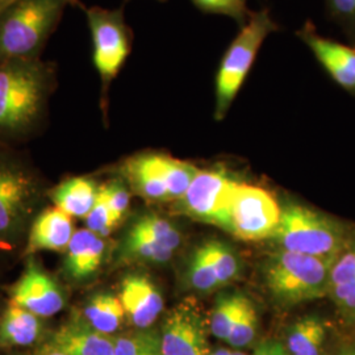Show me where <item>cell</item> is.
I'll return each mask as SVG.
<instances>
[{"instance_id": "7402d4cb", "label": "cell", "mask_w": 355, "mask_h": 355, "mask_svg": "<svg viewBox=\"0 0 355 355\" xmlns=\"http://www.w3.org/2000/svg\"><path fill=\"white\" fill-rule=\"evenodd\" d=\"M120 258L125 262L140 263H166L168 262L174 252L150 239L141 237L127 232L120 245Z\"/></svg>"}, {"instance_id": "d4e9b609", "label": "cell", "mask_w": 355, "mask_h": 355, "mask_svg": "<svg viewBox=\"0 0 355 355\" xmlns=\"http://www.w3.org/2000/svg\"><path fill=\"white\" fill-rule=\"evenodd\" d=\"M114 343L116 355H162L161 334L150 328L114 337Z\"/></svg>"}, {"instance_id": "b9f144b4", "label": "cell", "mask_w": 355, "mask_h": 355, "mask_svg": "<svg viewBox=\"0 0 355 355\" xmlns=\"http://www.w3.org/2000/svg\"><path fill=\"white\" fill-rule=\"evenodd\" d=\"M157 1H166V0H157Z\"/></svg>"}, {"instance_id": "5b68a950", "label": "cell", "mask_w": 355, "mask_h": 355, "mask_svg": "<svg viewBox=\"0 0 355 355\" xmlns=\"http://www.w3.org/2000/svg\"><path fill=\"white\" fill-rule=\"evenodd\" d=\"M336 258L279 250L267 261L265 267L267 288L282 304H297L324 297L329 295L330 274Z\"/></svg>"}, {"instance_id": "8fae6325", "label": "cell", "mask_w": 355, "mask_h": 355, "mask_svg": "<svg viewBox=\"0 0 355 355\" xmlns=\"http://www.w3.org/2000/svg\"><path fill=\"white\" fill-rule=\"evenodd\" d=\"M162 355H208L205 322L199 311L183 303L166 315L161 329Z\"/></svg>"}, {"instance_id": "44dd1931", "label": "cell", "mask_w": 355, "mask_h": 355, "mask_svg": "<svg viewBox=\"0 0 355 355\" xmlns=\"http://www.w3.org/2000/svg\"><path fill=\"white\" fill-rule=\"evenodd\" d=\"M327 329L318 318H304L296 321L287 336L290 355H321Z\"/></svg>"}, {"instance_id": "d590c367", "label": "cell", "mask_w": 355, "mask_h": 355, "mask_svg": "<svg viewBox=\"0 0 355 355\" xmlns=\"http://www.w3.org/2000/svg\"><path fill=\"white\" fill-rule=\"evenodd\" d=\"M330 8L345 19L355 17V0H328Z\"/></svg>"}, {"instance_id": "e575fe53", "label": "cell", "mask_w": 355, "mask_h": 355, "mask_svg": "<svg viewBox=\"0 0 355 355\" xmlns=\"http://www.w3.org/2000/svg\"><path fill=\"white\" fill-rule=\"evenodd\" d=\"M253 355H290V353L279 341L267 340L257 346Z\"/></svg>"}, {"instance_id": "f1b7e54d", "label": "cell", "mask_w": 355, "mask_h": 355, "mask_svg": "<svg viewBox=\"0 0 355 355\" xmlns=\"http://www.w3.org/2000/svg\"><path fill=\"white\" fill-rule=\"evenodd\" d=\"M192 4L204 13L224 15L236 20L240 26H243L252 11H249L248 0H191Z\"/></svg>"}, {"instance_id": "6da1fadb", "label": "cell", "mask_w": 355, "mask_h": 355, "mask_svg": "<svg viewBox=\"0 0 355 355\" xmlns=\"http://www.w3.org/2000/svg\"><path fill=\"white\" fill-rule=\"evenodd\" d=\"M57 64L42 58L0 61V144L31 139L48 116Z\"/></svg>"}, {"instance_id": "ffe728a7", "label": "cell", "mask_w": 355, "mask_h": 355, "mask_svg": "<svg viewBox=\"0 0 355 355\" xmlns=\"http://www.w3.org/2000/svg\"><path fill=\"white\" fill-rule=\"evenodd\" d=\"M80 318L92 329L111 336L120 329L125 311L119 296L108 292H96L86 300Z\"/></svg>"}, {"instance_id": "277c9868", "label": "cell", "mask_w": 355, "mask_h": 355, "mask_svg": "<svg viewBox=\"0 0 355 355\" xmlns=\"http://www.w3.org/2000/svg\"><path fill=\"white\" fill-rule=\"evenodd\" d=\"M279 29L268 10L252 12L233 38L217 67L215 78V117L223 120L250 74L266 38Z\"/></svg>"}, {"instance_id": "f546056e", "label": "cell", "mask_w": 355, "mask_h": 355, "mask_svg": "<svg viewBox=\"0 0 355 355\" xmlns=\"http://www.w3.org/2000/svg\"><path fill=\"white\" fill-rule=\"evenodd\" d=\"M258 331V313L255 305L249 299L234 328L230 331L227 343L233 347H245L253 343Z\"/></svg>"}, {"instance_id": "e0dca14e", "label": "cell", "mask_w": 355, "mask_h": 355, "mask_svg": "<svg viewBox=\"0 0 355 355\" xmlns=\"http://www.w3.org/2000/svg\"><path fill=\"white\" fill-rule=\"evenodd\" d=\"M49 347L66 355H116L114 337L92 329L79 316L53 334Z\"/></svg>"}, {"instance_id": "484cf974", "label": "cell", "mask_w": 355, "mask_h": 355, "mask_svg": "<svg viewBox=\"0 0 355 355\" xmlns=\"http://www.w3.org/2000/svg\"><path fill=\"white\" fill-rule=\"evenodd\" d=\"M203 245L215 270L220 287L227 286L239 277L240 261L230 246L218 240H211Z\"/></svg>"}, {"instance_id": "9c48e42d", "label": "cell", "mask_w": 355, "mask_h": 355, "mask_svg": "<svg viewBox=\"0 0 355 355\" xmlns=\"http://www.w3.org/2000/svg\"><path fill=\"white\" fill-rule=\"evenodd\" d=\"M237 180L223 168L199 170L186 193L178 199L180 214L229 232V202Z\"/></svg>"}, {"instance_id": "ab89813d", "label": "cell", "mask_w": 355, "mask_h": 355, "mask_svg": "<svg viewBox=\"0 0 355 355\" xmlns=\"http://www.w3.org/2000/svg\"><path fill=\"white\" fill-rule=\"evenodd\" d=\"M341 355H355V347H353V349H349V350H346V352H343Z\"/></svg>"}, {"instance_id": "8d00e7d4", "label": "cell", "mask_w": 355, "mask_h": 355, "mask_svg": "<svg viewBox=\"0 0 355 355\" xmlns=\"http://www.w3.org/2000/svg\"><path fill=\"white\" fill-rule=\"evenodd\" d=\"M208 355H233V352L232 350H228V349H218V350H216V352H211Z\"/></svg>"}, {"instance_id": "5bb4252c", "label": "cell", "mask_w": 355, "mask_h": 355, "mask_svg": "<svg viewBox=\"0 0 355 355\" xmlns=\"http://www.w3.org/2000/svg\"><path fill=\"white\" fill-rule=\"evenodd\" d=\"M107 253V243L87 228L76 230L64 250L62 274L73 284H82L92 279L101 270Z\"/></svg>"}, {"instance_id": "d6a6232c", "label": "cell", "mask_w": 355, "mask_h": 355, "mask_svg": "<svg viewBox=\"0 0 355 355\" xmlns=\"http://www.w3.org/2000/svg\"><path fill=\"white\" fill-rule=\"evenodd\" d=\"M101 191L108 203L111 212L114 214V218L120 223L127 214L130 203V195L125 183L114 179L105 184H101Z\"/></svg>"}, {"instance_id": "ac0fdd59", "label": "cell", "mask_w": 355, "mask_h": 355, "mask_svg": "<svg viewBox=\"0 0 355 355\" xmlns=\"http://www.w3.org/2000/svg\"><path fill=\"white\" fill-rule=\"evenodd\" d=\"M42 320L10 302L0 313V346L26 347L38 343L44 334Z\"/></svg>"}, {"instance_id": "603a6c76", "label": "cell", "mask_w": 355, "mask_h": 355, "mask_svg": "<svg viewBox=\"0 0 355 355\" xmlns=\"http://www.w3.org/2000/svg\"><path fill=\"white\" fill-rule=\"evenodd\" d=\"M248 297L240 293L223 295L218 297L211 316L209 329L216 338L227 341L232 329L248 303Z\"/></svg>"}, {"instance_id": "ba28073f", "label": "cell", "mask_w": 355, "mask_h": 355, "mask_svg": "<svg viewBox=\"0 0 355 355\" xmlns=\"http://www.w3.org/2000/svg\"><path fill=\"white\" fill-rule=\"evenodd\" d=\"M279 220V205L267 191L237 182L229 202V233L243 241L265 240L274 237Z\"/></svg>"}, {"instance_id": "9a60e30c", "label": "cell", "mask_w": 355, "mask_h": 355, "mask_svg": "<svg viewBox=\"0 0 355 355\" xmlns=\"http://www.w3.org/2000/svg\"><path fill=\"white\" fill-rule=\"evenodd\" d=\"M73 217L57 207L45 208L38 214L26 236V255L38 252H64L74 237Z\"/></svg>"}, {"instance_id": "7c38bea8", "label": "cell", "mask_w": 355, "mask_h": 355, "mask_svg": "<svg viewBox=\"0 0 355 355\" xmlns=\"http://www.w3.org/2000/svg\"><path fill=\"white\" fill-rule=\"evenodd\" d=\"M296 35L311 49L333 80L346 91L355 94V49L318 35L311 23H305Z\"/></svg>"}, {"instance_id": "60d3db41", "label": "cell", "mask_w": 355, "mask_h": 355, "mask_svg": "<svg viewBox=\"0 0 355 355\" xmlns=\"http://www.w3.org/2000/svg\"><path fill=\"white\" fill-rule=\"evenodd\" d=\"M233 355H248L246 353H242V352H233Z\"/></svg>"}, {"instance_id": "2e32d148", "label": "cell", "mask_w": 355, "mask_h": 355, "mask_svg": "<svg viewBox=\"0 0 355 355\" xmlns=\"http://www.w3.org/2000/svg\"><path fill=\"white\" fill-rule=\"evenodd\" d=\"M164 153L145 152L132 155L121 165V174L130 189L148 200H170L166 186Z\"/></svg>"}, {"instance_id": "4fadbf2b", "label": "cell", "mask_w": 355, "mask_h": 355, "mask_svg": "<svg viewBox=\"0 0 355 355\" xmlns=\"http://www.w3.org/2000/svg\"><path fill=\"white\" fill-rule=\"evenodd\" d=\"M119 299L125 316L137 329H149L164 311V296L148 275L128 274L120 283Z\"/></svg>"}, {"instance_id": "3957f363", "label": "cell", "mask_w": 355, "mask_h": 355, "mask_svg": "<svg viewBox=\"0 0 355 355\" xmlns=\"http://www.w3.org/2000/svg\"><path fill=\"white\" fill-rule=\"evenodd\" d=\"M74 0H12L0 12V61L41 58Z\"/></svg>"}, {"instance_id": "1f68e13d", "label": "cell", "mask_w": 355, "mask_h": 355, "mask_svg": "<svg viewBox=\"0 0 355 355\" xmlns=\"http://www.w3.org/2000/svg\"><path fill=\"white\" fill-rule=\"evenodd\" d=\"M353 282H355V240H352L336 258L330 274V287Z\"/></svg>"}, {"instance_id": "cb8c5ba5", "label": "cell", "mask_w": 355, "mask_h": 355, "mask_svg": "<svg viewBox=\"0 0 355 355\" xmlns=\"http://www.w3.org/2000/svg\"><path fill=\"white\" fill-rule=\"evenodd\" d=\"M128 232L150 239L175 252L182 243V234L168 220L157 215H142L135 220Z\"/></svg>"}, {"instance_id": "4316f807", "label": "cell", "mask_w": 355, "mask_h": 355, "mask_svg": "<svg viewBox=\"0 0 355 355\" xmlns=\"http://www.w3.org/2000/svg\"><path fill=\"white\" fill-rule=\"evenodd\" d=\"M162 166L170 200L180 199L190 187L199 168L186 161H180L167 154L162 155Z\"/></svg>"}, {"instance_id": "4dcf8cb0", "label": "cell", "mask_w": 355, "mask_h": 355, "mask_svg": "<svg viewBox=\"0 0 355 355\" xmlns=\"http://www.w3.org/2000/svg\"><path fill=\"white\" fill-rule=\"evenodd\" d=\"M85 221H86V228L104 239L110 236L112 230L116 228V225L119 224V221L114 218V214L111 212L108 203L101 191V186H99L96 203L89 211V215L85 217Z\"/></svg>"}, {"instance_id": "30bf717a", "label": "cell", "mask_w": 355, "mask_h": 355, "mask_svg": "<svg viewBox=\"0 0 355 355\" xmlns=\"http://www.w3.org/2000/svg\"><path fill=\"white\" fill-rule=\"evenodd\" d=\"M10 302L38 318H49L64 309L67 295L62 284L33 255H28L21 277L10 290Z\"/></svg>"}, {"instance_id": "83f0119b", "label": "cell", "mask_w": 355, "mask_h": 355, "mask_svg": "<svg viewBox=\"0 0 355 355\" xmlns=\"http://www.w3.org/2000/svg\"><path fill=\"white\" fill-rule=\"evenodd\" d=\"M186 278L191 287L199 292L215 291L220 288L214 266L208 258L204 245L199 246L191 257Z\"/></svg>"}, {"instance_id": "8992f818", "label": "cell", "mask_w": 355, "mask_h": 355, "mask_svg": "<svg viewBox=\"0 0 355 355\" xmlns=\"http://www.w3.org/2000/svg\"><path fill=\"white\" fill-rule=\"evenodd\" d=\"M280 250L336 258L353 240L341 223L300 204L280 208L274 237Z\"/></svg>"}, {"instance_id": "f35d334b", "label": "cell", "mask_w": 355, "mask_h": 355, "mask_svg": "<svg viewBox=\"0 0 355 355\" xmlns=\"http://www.w3.org/2000/svg\"><path fill=\"white\" fill-rule=\"evenodd\" d=\"M11 1H12V0H0V12H1Z\"/></svg>"}, {"instance_id": "74e56055", "label": "cell", "mask_w": 355, "mask_h": 355, "mask_svg": "<svg viewBox=\"0 0 355 355\" xmlns=\"http://www.w3.org/2000/svg\"><path fill=\"white\" fill-rule=\"evenodd\" d=\"M36 355H66L62 352H58V350H55V349H51L49 347L46 352H44L42 354H36Z\"/></svg>"}, {"instance_id": "52a82bcc", "label": "cell", "mask_w": 355, "mask_h": 355, "mask_svg": "<svg viewBox=\"0 0 355 355\" xmlns=\"http://www.w3.org/2000/svg\"><path fill=\"white\" fill-rule=\"evenodd\" d=\"M89 26L92 62L101 79V102L105 112L108 94L133 48V32L123 8L80 6Z\"/></svg>"}, {"instance_id": "7a4b0ae2", "label": "cell", "mask_w": 355, "mask_h": 355, "mask_svg": "<svg viewBox=\"0 0 355 355\" xmlns=\"http://www.w3.org/2000/svg\"><path fill=\"white\" fill-rule=\"evenodd\" d=\"M44 183L20 153L0 144V250H12L26 241L41 212Z\"/></svg>"}, {"instance_id": "d6986e66", "label": "cell", "mask_w": 355, "mask_h": 355, "mask_svg": "<svg viewBox=\"0 0 355 355\" xmlns=\"http://www.w3.org/2000/svg\"><path fill=\"white\" fill-rule=\"evenodd\" d=\"M99 193L98 183L89 177L64 179L51 192L54 207L71 217H86L96 203Z\"/></svg>"}, {"instance_id": "836d02e7", "label": "cell", "mask_w": 355, "mask_h": 355, "mask_svg": "<svg viewBox=\"0 0 355 355\" xmlns=\"http://www.w3.org/2000/svg\"><path fill=\"white\" fill-rule=\"evenodd\" d=\"M343 315L355 316V282L330 287L329 295Z\"/></svg>"}]
</instances>
